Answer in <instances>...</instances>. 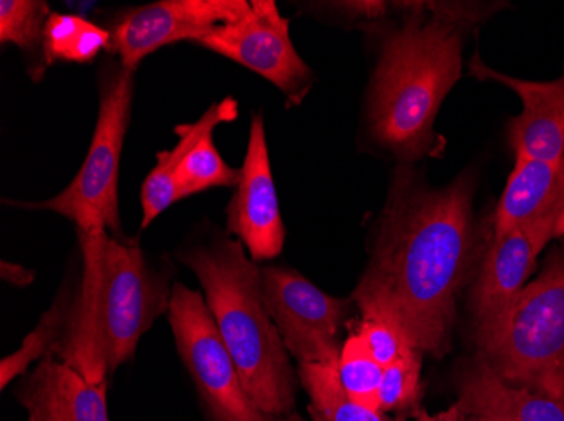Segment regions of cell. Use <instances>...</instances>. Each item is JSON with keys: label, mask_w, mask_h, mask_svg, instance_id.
I'll use <instances>...</instances> for the list:
<instances>
[{"label": "cell", "mask_w": 564, "mask_h": 421, "mask_svg": "<svg viewBox=\"0 0 564 421\" xmlns=\"http://www.w3.org/2000/svg\"><path fill=\"white\" fill-rule=\"evenodd\" d=\"M471 253L470 180L423 189L398 177L369 268L351 299L391 307L416 350L443 357L452 344L456 293Z\"/></svg>", "instance_id": "6da1fadb"}, {"label": "cell", "mask_w": 564, "mask_h": 421, "mask_svg": "<svg viewBox=\"0 0 564 421\" xmlns=\"http://www.w3.org/2000/svg\"><path fill=\"white\" fill-rule=\"evenodd\" d=\"M416 4L386 40L373 75L370 129L379 144L404 159L433 151L436 113L462 75L464 37L455 5Z\"/></svg>", "instance_id": "7a4b0ae2"}, {"label": "cell", "mask_w": 564, "mask_h": 421, "mask_svg": "<svg viewBox=\"0 0 564 421\" xmlns=\"http://www.w3.org/2000/svg\"><path fill=\"white\" fill-rule=\"evenodd\" d=\"M205 292L228 353L253 403L272 417H291L296 378L262 296L261 270L236 240H215L183 255Z\"/></svg>", "instance_id": "3957f363"}, {"label": "cell", "mask_w": 564, "mask_h": 421, "mask_svg": "<svg viewBox=\"0 0 564 421\" xmlns=\"http://www.w3.org/2000/svg\"><path fill=\"white\" fill-rule=\"evenodd\" d=\"M475 337L478 359L500 378L564 403V239L540 277Z\"/></svg>", "instance_id": "277c9868"}, {"label": "cell", "mask_w": 564, "mask_h": 421, "mask_svg": "<svg viewBox=\"0 0 564 421\" xmlns=\"http://www.w3.org/2000/svg\"><path fill=\"white\" fill-rule=\"evenodd\" d=\"M134 97V71L116 66L104 75L97 126L87 159L65 191L53 199L36 202L34 209H46L75 221L78 230L110 231L122 234L119 214V169L123 139L131 120Z\"/></svg>", "instance_id": "5b68a950"}, {"label": "cell", "mask_w": 564, "mask_h": 421, "mask_svg": "<svg viewBox=\"0 0 564 421\" xmlns=\"http://www.w3.org/2000/svg\"><path fill=\"white\" fill-rule=\"evenodd\" d=\"M167 312L177 353L215 421H301L296 414L272 417L253 403L202 293L174 285Z\"/></svg>", "instance_id": "8992f818"}, {"label": "cell", "mask_w": 564, "mask_h": 421, "mask_svg": "<svg viewBox=\"0 0 564 421\" xmlns=\"http://www.w3.org/2000/svg\"><path fill=\"white\" fill-rule=\"evenodd\" d=\"M261 278L265 307L290 356L297 364L338 366L340 332L351 300L333 299L303 275L284 268H264Z\"/></svg>", "instance_id": "52a82bcc"}, {"label": "cell", "mask_w": 564, "mask_h": 421, "mask_svg": "<svg viewBox=\"0 0 564 421\" xmlns=\"http://www.w3.org/2000/svg\"><path fill=\"white\" fill-rule=\"evenodd\" d=\"M195 43L258 73L293 103H300L312 88V69L294 49L290 21L279 14L272 0H253L246 15L217 25Z\"/></svg>", "instance_id": "ba28073f"}, {"label": "cell", "mask_w": 564, "mask_h": 421, "mask_svg": "<svg viewBox=\"0 0 564 421\" xmlns=\"http://www.w3.org/2000/svg\"><path fill=\"white\" fill-rule=\"evenodd\" d=\"M106 328L109 373L135 354L142 335L170 310L166 281L149 270L141 248L107 234Z\"/></svg>", "instance_id": "9c48e42d"}, {"label": "cell", "mask_w": 564, "mask_h": 421, "mask_svg": "<svg viewBox=\"0 0 564 421\" xmlns=\"http://www.w3.org/2000/svg\"><path fill=\"white\" fill-rule=\"evenodd\" d=\"M247 0H161L120 15L110 31V47L120 66L135 71L160 47L177 41H198L217 25L230 24L249 12Z\"/></svg>", "instance_id": "30bf717a"}, {"label": "cell", "mask_w": 564, "mask_h": 421, "mask_svg": "<svg viewBox=\"0 0 564 421\" xmlns=\"http://www.w3.org/2000/svg\"><path fill=\"white\" fill-rule=\"evenodd\" d=\"M227 230L239 236L253 262L275 258L284 248L286 230L279 209L261 113L252 117L246 160L236 195L227 208Z\"/></svg>", "instance_id": "8fae6325"}, {"label": "cell", "mask_w": 564, "mask_h": 421, "mask_svg": "<svg viewBox=\"0 0 564 421\" xmlns=\"http://www.w3.org/2000/svg\"><path fill=\"white\" fill-rule=\"evenodd\" d=\"M107 231L78 230L82 253H84V275L76 299L72 302L65 337L56 357L90 383L107 381L106 328V259Z\"/></svg>", "instance_id": "7c38bea8"}, {"label": "cell", "mask_w": 564, "mask_h": 421, "mask_svg": "<svg viewBox=\"0 0 564 421\" xmlns=\"http://www.w3.org/2000/svg\"><path fill=\"white\" fill-rule=\"evenodd\" d=\"M468 68L478 80L500 81L521 98V115L509 123L516 159L554 163L564 157V75L550 84L518 80L484 65L478 55Z\"/></svg>", "instance_id": "4fadbf2b"}, {"label": "cell", "mask_w": 564, "mask_h": 421, "mask_svg": "<svg viewBox=\"0 0 564 421\" xmlns=\"http://www.w3.org/2000/svg\"><path fill=\"white\" fill-rule=\"evenodd\" d=\"M550 242L544 231L531 223L494 234L471 296L477 328L496 321L521 293L538 255Z\"/></svg>", "instance_id": "5bb4252c"}, {"label": "cell", "mask_w": 564, "mask_h": 421, "mask_svg": "<svg viewBox=\"0 0 564 421\" xmlns=\"http://www.w3.org/2000/svg\"><path fill=\"white\" fill-rule=\"evenodd\" d=\"M18 400L36 421H109L107 381L95 385L56 356L22 379Z\"/></svg>", "instance_id": "9a60e30c"}, {"label": "cell", "mask_w": 564, "mask_h": 421, "mask_svg": "<svg viewBox=\"0 0 564 421\" xmlns=\"http://www.w3.org/2000/svg\"><path fill=\"white\" fill-rule=\"evenodd\" d=\"M524 223L540 226L551 242L564 239V157L554 163L516 159L497 208L494 234Z\"/></svg>", "instance_id": "2e32d148"}, {"label": "cell", "mask_w": 564, "mask_h": 421, "mask_svg": "<svg viewBox=\"0 0 564 421\" xmlns=\"http://www.w3.org/2000/svg\"><path fill=\"white\" fill-rule=\"evenodd\" d=\"M459 407L467 417L497 421H564V403L507 383L475 357L458 379Z\"/></svg>", "instance_id": "e0dca14e"}, {"label": "cell", "mask_w": 564, "mask_h": 421, "mask_svg": "<svg viewBox=\"0 0 564 421\" xmlns=\"http://www.w3.org/2000/svg\"><path fill=\"white\" fill-rule=\"evenodd\" d=\"M237 112H239V104L234 98L228 97L220 103L212 104L210 109L203 113L202 119L196 120L195 123L177 125L176 134L180 141L171 151L158 154L156 167L149 173L144 184H142V230L156 220L161 213H164L171 204L180 201L176 182H174V173H176L186 155L203 139L214 134V130L220 123L236 120Z\"/></svg>", "instance_id": "ac0fdd59"}, {"label": "cell", "mask_w": 564, "mask_h": 421, "mask_svg": "<svg viewBox=\"0 0 564 421\" xmlns=\"http://www.w3.org/2000/svg\"><path fill=\"white\" fill-rule=\"evenodd\" d=\"M297 376L312 400L313 421H389L382 411L364 407L348 397L338 376V366L297 364Z\"/></svg>", "instance_id": "d6986e66"}, {"label": "cell", "mask_w": 564, "mask_h": 421, "mask_svg": "<svg viewBox=\"0 0 564 421\" xmlns=\"http://www.w3.org/2000/svg\"><path fill=\"white\" fill-rule=\"evenodd\" d=\"M106 47H110V31L80 15L51 12L43 44V58L47 65L90 63Z\"/></svg>", "instance_id": "ffe728a7"}, {"label": "cell", "mask_w": 564, "mask_h": 421, "mask_svg": "<svg viewBox=\"0 0 564 421\" xmlns=\"http://www.w3.org/2000/svg\"><path fill=\"white\" fill-rule=\"evenodd\" d=\"M72 302L69 293L63 292L41 318L36 329L22 341L21 347L11 356H6L2 359V363H0V386H2V389L12 379L25 373V369L34 361L58 354L63 337H65Z\"/></svg>", "instance_id": "44dd1931"}, {"label": "cell", "mask_w": 564, "mask_h": 421, "mask_svg": "<svg viewBox=\"0 0 564 421\" xmlns=\"http://www.w3.org/2000/svg\"><path fill=\"white\" fill-rule=\"evenodd\" d=\"M362 312L358 334L366 341L377 363L386 369L411 351H416L398 313L377 300H354ZM420 351V350H417Z\"/></svg>", "instance_id": "7402d4cb"}, {"label": "cell", "mask_w": 564, "mask_h": 421, "mask_svg": "<svg viewBox=\"0 0 564 421\" xmlns=\"http://www.w3.org/2000/svg\"><path fill=\"white\" fill-rule=\"evenodd\" d=\"M239 179L240 170L228 166L218 154L214 144V134L203 139L174 173L180 199L189 198L212 188H225V186L232 188L239 184Z\"/></svg>", "instance_id": "603a6c76"}, {"label": "cell", "mask_w": 564, "mask_h": 421, "mask_svg": "<svg viewBox=\"0 0 564 421\" xmlns=\"http://www.w3.org/2000/svg\"><path fill=\"white\" fill-rule=\"evenodd\" d=\"M382 375L383 367L377 363L366 341L357 331L351 332L341 346L340 359H338V376L348 397L364 407L379 410Z\"/></svg>", "instance_id": "cb8c5ba5"}, {"label": "cell", "mask_w": 564, "mask_h": 421, "mask_svg": "<svg viewBox=\"0 0 564 421\" xmlns=\"http://www.w3.org/2000/svg\"><path fill=\"white\" fill-rule=\"evenodd\" d=\"M421 366L423 353L416 350L383 369L379 389L382 413H395L399 421L420 413Z\"/></svg>", "instance_id": "d4e9b609"}, {"label": "cell", "mask_w": 564, "mask_h": 421, "mask_svg": "<svg viewBox=\"0 0 564 421\" xmlns=\"http://www.w3.org/2000/svg\"><path fill=\"white\" fill-rule=\"evenodd\" d=\"M51 12L43 0L0 2V43L15 44L25 53L43 51L44 30Z\"/></svg>", "instance_id": "484cf974"}, {"label": "cell", "mask_w": 564, "mask_h": 421, "mask_svg": "<svg viewBox=\"0 0 564 421\" xmlns=\"http://www.w3.org/2000/svg\"><path fill=\"white\" fill-rule=\"evenodd\" d=\"M0 277L8 284L15 285V287H28L33 284L34 272L28 270V268L15 265L11 262H2L0 265Z\"/></svg>", "instance_id": "4316f807"}, {"label": "cell", "mask_w": 564, "mask_h": 421, "mask_svg": "<svg viewBox=\"0 0 564 421\" xmlns=\"http://www.w3.org/2000/svg\"><path fill=\"white\" fill-rule=\"evenodd\" d=\"M467 414H465L464 408L459 407L458 401L448 410L442 411L438 414H430L424 410H420L417 413V421H467Z\"/></svg>", "instance_id": "83f0119b"}, {"label": "cell", "mask_w": 564, "mask_h": 421, "mask_svg": "<svg viewBox=\"0 0 564 421\" xmlns=\"http://www.w3.org/2000/svg\"><path fill=\"white\" fill-rule=\"evenodd\" d=\"M338 5H344L348 12H357L358 15L367 19H377L386 11L383 2H347Z\"/></svg>", "instance_id": "f1b7e54d"}, {"label": "cell", "mask_w": 564, "mask_h": 421, "mask_svg": "<svg viewBox=\"0 0 564 421\" xmlns=\"http://www.w3.org/2000/svg\"><path fill=\"white\" fill-rule=\"evenodd\" d=\"M467 421H497V420H490V418H484V417H468Z\"/></svg>", "instance_id": "f546056e"}, {"label": "cell", "mask_w": 564, "mask_h": 421, "mask_svg": "<svg viewBox=\"0 0 564 421\" xmlns=\"http://www.w3.org/2000/svg\"><path fill=\"white\" fill-rule=\"evenodd\" d=\"M30 421H36V420H33V418H30Z\"/></svg>", "instance_id": "4dcf8cb0"}]
</instances>
